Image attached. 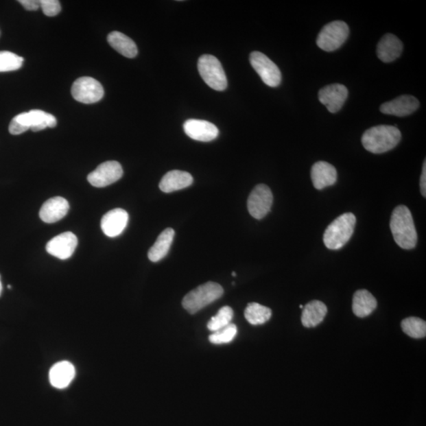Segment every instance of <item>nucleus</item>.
I'll list each match as a JSON object with an SVG mask.
<instances>
[{
	"mask_svg": "<svg viewBox=\"0 0 426 426\" xmlns=\"http://www.w3.org/2000/svg\"><path fill=\"white\" fill-rule=\"evenodd\" d=\"M390 228L394 241L404 250H412L418 243L413 217L405 205H399L392 214Z\"/></svg>",
	"mask_w": 426,
	"mask_h": 426,
	"instance_id": "f257e3e1",
	"label": "nucleus"
},
{
	"mask_svg": "<svg viewBox=\"0 0 426 426\" xmlns=\"http://www.w3.org/2000/svg\"><path fill=\"white\" fill-rule=\"evenodd\" d=\"M401 138V132L396 126L379 125L368 129L363 134L362 143L367 151L381 154L393 150Z\"/></svg>",
	"mask_w": 426,
	"mask_h": 426,
	"instance_id": "f03ea898",
	"label": "nucleus"
},
{
	"mask_svg": "<svg viewBox=\"0 0 426 426\" xmlns=\"http://www.w3.org/2000/svg\"><path fill=\"white\" fill-rule=\"evenodd\" d=\"M356 224L353 213H346L335 219L326 228L323 241L328 249L338 250L351 239Z\"/></svg>",
	"mask_w": 426,
	"mask_h": 426,
	"instance_id": "7ed1b4c3",
	"label": "nucleus"
},
{
	"mask_svg": "<svg viewBox=\"0 0 426 426\" xmlns=\"http://www.w3.org/2000/svg\"><path fill=\"white\" fill-rule=\"evenodd\" d=\"M224 289L217 283L207 282L189 292L182 300V307L194 314L223 296Z\"/></svg>",
	"mask_w": 426,
	"mask_h": 426,
	"instance_id": "20e7f679",
	"label": "nucleus"
},
{
	"mask_svg": "<svg viewBox=\"0 0 426 426\" xmlns=\"http://www.w3.org/2000/svg\"><path fill=\"white\" fill-rule=\"evenodd\" d=\"M200 75L207 85L217 91H224L228 87L227 77L217 58L203 55L198 63Z\"/></svg>",
	"mask_w": 426,
	"mask_h": 426,
	"instance_id": "39448f33",
	"label": "nucleus"
},
{
	"mask_svg": "<svg viewBox=\"0 0 426 426\" xmlns=\"http://www.w3.org/2000/svg\"><path fill=\"white\" fill-rule=\"evenodd\" d=\"M348 25L343 21H334L324 26L320 30L317 45L325 51H333L340 49L348 38Z\"/></svg>",
	"mask_w": 426,
	"mask_h": 426,
	"instance_id": "423d86ee",
	"label": "nucleus"
},
{
	"mask_svg": "<svg viewBox=\"0 0 426 426\" xmlns=\"http://www.w3.org/2000/svg\"><path fill=\"white\" fill-rule=\"evenodd\" d=\"M250 62L265 85L270 87L280 86L282 80L281 72L270 58L260 51H252Z\"/></svg>",
	"mask_w": 426,
	"mask_h": 426,
	"instance_id": "0eeeda50",
	"label": "nucleus"
},
{
	"mask_svg": "<svg viewBox=\"0 0 426 426\" xmlns=\"http://www.w3.org/2000/svg\"><path fill=\"white\" fill-rule=\"evenodd\" d=\"M71 94L77 102L82 104L97 103L103 98L104 91L101 83L91 77L78 78L73 82Z\"/></svg>",
	"mask_w": 426,
	"mask_h": 426,
	"instance_id": "6e6552de",
	"label": "nucleus"
},
{
	"mask_svg": "<svg viewBox=\"0 0 426 426\" xmlns=\"http://www.w3.org/2000/svg\"><path fill=\"white\" fill-rule=\"evenodd\" d=\"M273 202L271 189L265 184L257 185L250 193L247 208L252 217L261 220L270 212Z\"/></svg>",
	"mask_w": 426,
	"mask_h": 426,
	"instance_id": "1a4fd4ad",
	"label": "nucleus"
},
{
	"mask_svg": "<svg viewBox=\"0 0 426 426\" xmlns=\"http://www.w3.org/2000/svg\"><path fill=\"white\" fill-rule=\"evenodd\" d=\"M123 170L117 161H107L99 165L89 174L87 180L95 187H105L117 182L122 178Z\"/></svg>",
	"mask_w": 426,
	"mask_h": 426,
	"instance_id": "9d476101",
	"label": "nucleus"
},
{
	"mask_svg": "<svg viewBox=\"0 0 426 426\" xmlns=\"http://www.w3.org/2000/svg\"><path fill=\"white\" fill-rule=\"evenodd\" d=\"M77 246V236L71 231H67L51 239L46 245V250L57 259L66 260L73 255Z\"/></svg>",
	"mask_w": 426,
	"mask_h": 426,
	"instance_id": "9b49d317",
	"label": "nucleus"
},
{
	"mask_svg": "<svg viewBox=\"0 0 426 426\" xmlns=\"http://www.w3.org/2000/svg\"><path fill=\"white\" fill-rule=\"evenodd\" d=\"M348 97V91L341 84H331L326 86L318 93L320 103L324 105L331 113H338L344 106Z\"/></svg>",
	"mask_w": 426,
	"mask_h": 426,
	"instance_id": "f8f14e48",
	"label": "nucleus"
},
{
	"mask_svg": "<svg viewBox=\"0 0 426 426\" xmlns=\"http://www.w3.org/2000/svg\"><path fill=\"white\" fill-rule=\"evenodd\" d=\"M19 123L27 126L34 132L47 128H54L57 124L54 115L41 110H32L29 113H21L14 118Z\"/></svg>",
	"mask_w": 426,
	"mask_h": 426,
	"instance_id": "ddd939ff",
	"label": "nucleus"
},
{
	"mask_svg": "<svg viewBox=\"0 0 426 426\" xmlns=\"http://www.w3.org/2000/svg\"><path fill=\"white\" fill-rule=\"evenodd\" d=\"M183 129L189 138L203 142L211 141L217 138L219 130L213 123L202 119H188L183 124Z\"/></svg>",
	"mask_w": 426,
	"mask_h": 426,
	"instance_id": "4468645a",
	"label": "nucleus"
},
{
	"mask_svg": "<svg viewBox=\"0 0 426 426\" xmlns=\"http://www.w3.org/2000/svg\"><path fill=\"white\" fill-rule=\"evenodd\" d=\"M419 104L418 99L416 97L410 96V95H403V96L397 97L391 102L383 104L380 110L383 114L404 117L417 110Z\"/></svg>",
	"mask_w": 426,
	"mask_h": 426,
	"instance_id": "2eb2a0df",
	"label": "nucleus"
},
{
	"mask_svg": "<svg viewBox=\"0 0 426 426\" xmlns=\"http://www.w3.org/2000/svg\"><path fill=\"white\" fill-rule=\"evenodd\" d=\"M129 215L123 209H115L105 214L102 220V229L104 235L115 238L123 233L128 224Z\"/></svg>",
	"mask_w": 426,
	"mask_h": 426,
	"instance_id": "dca6fc26",
	"label": "nucleus"
},
{
	"mask_svg": "<svg viewBox=\"0 0 426 426\" xmlns=\"http://www.w3.org/2000/svg\"><path fill=\"white\" fill-rule=\"evenodd\" d=\"M69 211V203L65 198L55 197L47 200L40 210V217L47 224L62 220Z\"/></svg>",
	"mask_w": 426,
	"mask_h": 426,
	"instance_id": "f3484780",
	"label": "nucleus"
},
{
	"mask_svg": "<svg viewBox=\"0 0 426 426\" xmlns=\"http://www.w3.org/2000/svg\"><path fill=\"white\" fill-rule=\"evenodd\" d=\"M311 178L315 189H323L334 185L338 180V171L329 163L318 161L311 168Z\"/></svg>",
	"mask_w": 426,
	"mask_h": 426,
	"instance_id": "a211bd4d",
	"label": "nucleus"
},
{
	"mask_svg": "<svg viewBox=\"0 0 426 426\" xmlns=\"http://www.w3.org/2000/svg\"><path fill=\"white\" fill-rule=\"evenodd\" d=\"M403 49L402 41L397 36L388 34L383 36L377 47L379 60L383 62H391L401 56Z\"/></svg>",
	"mask_w": 426,
	"mask_h": 426,
	"instance_id": "6ab92c4d",
	"label": "nucleus"
},
{
	"mask_svg": "<svg viewBox=\"0 0 426 426\" xmlns=\"http://www.w3.org/2000/svg\"><path fill=\"white\" fill-rule=\"evenodd\" d=\"M75 377V366L67 361L56 363L51 367L49 372L51 386L58 389H63L69 386Z\"/></svg>",
	"mask_w": 426,
	"mask_h": 426,
	"instance_id": "aec40b11",
	"label": "nucleus"
},
{
	"mask_svg": "<svg viewBox=\"0 0 426 426\" xmlns=\"http://www.w3.org/2000/svg\"><path fill=\"white\" fill-rule=\"evenodd\" d=\"M193 182V178L191 174L187 171L174 170L167 172L162 178L159 187L161 191L171 193L191 186Z\"/></svg>",
	"mask_w": 426,
	"mask_h": 426,
	"instance_id": "412c9836",
	"label": "nucleus"
},
{
	"mask_svg": "<svg viewBox=\"0 0 426 426\" xmlns=\"http://www.w3.org/2000/svg\"><path fill=\"white\" fill-rule=\"evenodd\" d=\"M328 313L326 305L318 300L309 302L303 307L302 324L306 328H313L323 322Z\"/></svg>",
	"mask_w": 426,
	"mask_h": 426,
	"instance_id": "4be33fe9",
	"label": "nucleus"
},
{
	"mask_svg": "<svg viewBox=\"0 0 426 426\" xmlns=\"http://www.w3.org/2000/svg\"><path fill=\"white\" fill-rule=\"evenodd\" d=\"M377 307V299L367 290L357 291L353 297L352 309L359 318H366L370 315Z\"/></svg>",
	"mask_w": 426,
	"mask_h": 426,
	"instance_id": "5701e85b",
	"label": "nucleus"
},
{
	"mask_svg": "<svg viewBox=\"0 0 426 426\" xmlns=\"http://www.w3.org/2000/svg\"><path fill=\"white\" fill-rule=\"evenodd\" d=\"M175 237V230L167 228L158 236L156 243L151 247L148 252L149 259L152 262H158L165 259L169 252L172 241Z\"/></svg>",
	"mask_w": 426,
	"mask_h": 426,
	"instance_id": "b1692460",
	"label": "nucleus"
},
{
	"mask_svg": "<svg viewBox=\"0 0 426 426\" xmlns=\"http://www.w3.org/2000/svg\"><path fill=\"white\" fill-rule=\"evenodd\" d=\"M108 41L115 51L126 58H134L138 55V47L134 40L120 32L110 33L108 36Z\"/></svg>",
	"mask_w": 426,
	"mask_h": 426,
	"instance_id": "393cba45",
	"label": "nucleus"
},
{
	"mask_svg": "<svg viewBox=\"0 0 426 426\" xmlns=\"http://www.w3.org/2000/svg\"><path fill=\"white\" fill-rule=\"evenodd\" d=\"M245 318L252 325L265 324L272 317V310L257 303L247 305L245 309Z\"/></svg>",
	"mask_w": 426,
	"mask_h": 426,
	"instance_id": "a878e982",
	"label": "nucleus"
},
{
	"mask_svg": "<svg viewBox=\"0 0 426 426\" xmlns=\"http://www.w3.org/2000/svg\"><path fill=\"white\" fill-rule=\"evenodd\" d=\"M404 333L414 339L425 338L426 335V323L425 320L418 318H408L404 319L401 323Z\"/></svg>",
	"mask_w": 426,
	"mask_h": 426,
	"instance_id": "bb28decb",
	"label": "nucleus"
},
{
	"mask_svg": "<svg viewBox=\"0 0 426 426\" xmlns=\"http://www.w3.org/2000/svg\"><path fill=\"white\" fill-rule=\"evenodd\" d=\"M233 309L230 307H224L221 308L218 313L210 319L208 323V329L210 331H217L221 329L226 327L230 324L233 319Z\"/></svg>",
	"mask_w": 426,
	"mask_h": 426,
	"instance_id": "cd10ccee",
	"label": "nucleus"
},
{
	"mask_svg": "<svg viewBox=\"0 0 426 426\" xmlns=\"http://www.w3.org/2000/svg\"><path fill=\"white\" fill-rule=\"evenodd\" d=\"M24 59L10 51H0V72L14 71L23 67Z\"/></svg>",
	"mask_w": 426,
	"mask_h": 426,
	"instance_id": "c85d7f7f",
	"label": "nucleus"
},
{
	"mask_svg": "<svg viewBox=\"0 0 426 426\" xmlns=\"http://www.w3.org/2000/svg\"><path fill=\"white\" fill-rule=\"evenodd\" d=\"M237 327L234 324H230L226 327L221 329L217 331H214L212 335H209V341L213 344H224L230 343L237 335Z\"/></svg>",
	"mask_w": 426,
	"mask_h": 426,
	"instance_id": "c756f323",
	"label": "nucleus"
},
{
	"mask_svg": "<svg viewBox=\"0 0 426 426\" xmlns=\"http://www.w3.org/2000/svg\"><path fill=\"white\" fill-rule=\"evenodd\" d=\"M40 8L49 17H54L61 12V5L58 0H41Z\"/></svg>",
	"mask_w": 426,
	"mask_h": 426,
	"instance_id": "7c9ffc66",
	"label": "nucleus"
},
{
	"mask_svg": "<svg viewBox=\"0 0 426 426\" xmlns=\"http://www.w3.org/2000/svg\"><path fill=\"white\" fill-rule=\"evenodd\" d=\"M29 128L25 126L16 121L14 119L12 120L9 126V132L12 135H19L26 132Z\"/></svg>",
	"mask_w": 426,
	"mask_h": 426,
	"instance_id": "2f4dec72",
	"label": "nucleus"
},
{
	"mask_svg": "<svg viewBox=\"0 0 426 426\" xmlns=\"http://www.w3.org/2000/svg\"><path fill=\"white\" fill-rule=\"evenodd\" d=\"M19 2L27 10H36L40 7V1L38 0H20Z\"/></svg>",
	"mask_w": 426,
	"mask_h": 426,
	"instance_id": "473e14b6",
	"label": "nucleus"
},
{
	"mask_svg": "<svg viewBox=\"0 0 426 426\" xmlns=\"http://www.w3.org/2000/svg\"><path fill=\"white\" fill-rule=\"evenodd\" d=\"M420 187L421 192H422V196L425 198L426 197V161H424L423 167V173L422 176H421L420 180Z\"/></svg>",
	"mask_w": 426,
	"mask_h": 426,
	"instance_id": "72a5a7b5",
	"label": "nucleus"
},
{
	"mask_svg": "<svg viewBox=\"0 0 426 426\" xmlns=\"http://www.w3.org/2000/svg\"><path fill=\"white\" fill-rule=\"evenodd\" d=\"M2 291H3V285H2V282H1V276H0V296H1Z\"/></svg>",
	"mask_w": 426,
	"mask_h": 426,
	"instance_id": "f704fd0d",
	"label": "nucleus"
},
{
	"mask_svg": "<svg viewBox=\"0 0 426 426\" xmlns=\"http://www.w3.org/2000/svg\"><path fill=\"white\" fill-rule=\"evenodd\" d=\"M303 305H300V308L303 309Z\"/></svg>",
	"mask_w": 426,
	"mask_h": 426,
	"instance_id": "c9c22d12",
	"label": "nucleus"
},
{
	"mask_svg": "<svg viewBox=\"0 0 426 426\" xmlns=\"http://www.w3.org/2000/svg\"><path fill=\"white\" fill-rule=\"evenodd\" d=\"M233 276H236V273H235V272H233Z\"/></svg>",
	"mask_w": 426,
	"mask_h": 426,
	"instance_id": "e433bc0d",
	"label": "nucleus"
},
{
	"mask_svg": "<svg viewBox=\"0 0 426 426\" xmlns=\"http://www.w3.org/2000/svg\"><path fill=\"white\" fill-rule=\"evenodd\" d=\"M8 287L9 289H12V286H10V285H8Z\"/></svg>",
	"mask_w": 426,
	"mask_h": 426,
	"instance_id": "4c0bfd02",
	"label": "nucleus"
}]
</instances>
